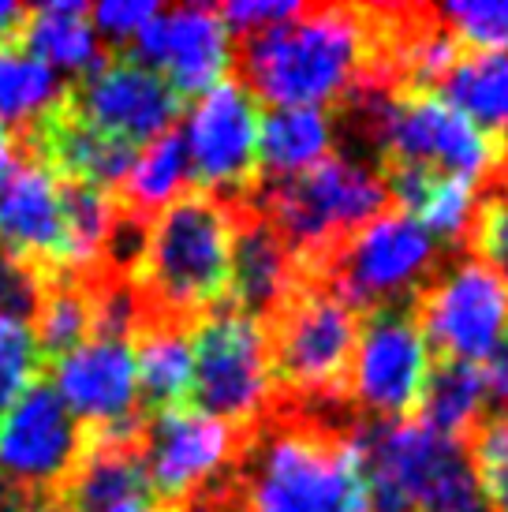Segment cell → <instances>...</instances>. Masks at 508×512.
Wrapping results in <instances>:
<instances>
[{
  "mask_svg": "<svg viewBox=\"0 0 508 512\" xmlns=\"http://www.w3.org/2000/svg\"><path fill=\"white\" fill-rule=\"evenodd\" d=\"M236 79L273 109H325L355 86H393L385 4H303V12L232 42Z\"/></svg>",
  "mask_w": 508,
  "mask_h": 512,
  "instance_id": "obj_1",
  "label": "cell"
},
{
  "mask_svg": "<svg viewBox=\"0 0 508 512\" xmlns=\"http://www.w3.org/2000/svg\"><path fill=\"white\" fill-rule=\"evenodd\" d=\"M363 415L348 400L288 404L247 434L236 483L247 512H370L363 456L355 445Z\"/></svg>",
  "mask_w": 508,
  "mask_h": 512,
  "instance_id": "obj_2",
  "label": "cell"
},
{
  "mask_svg": "<svg viewBox=\"0 0 508 512\" xmlns=\"http://www.w3.org/2000/svg\"><path fill=\"white\" fill-rule=\"evenodd\" d=\"M232 210L213 195L187 191L150 225V247L139 273L146 314L195 326L228 296Z\"/></svg>",
  "mask_w": 508,
  "mask_h": 512,
  "instance_id": "obj_3",
  "label": "cell"
},
{
  "mask_svg": "<svg viewBox=\"0 0 508 512\" xmlns=\"http://www.w3.org/2000/svg\"><path fill=\"white\" fill-rule=\"evenodd\" d=\"M243 199L281 232L303 270L389 210L381 172L344 154L325 157L288 180H254Z\"/></svg>",
  "mask_w": 508,
  "mask_h": 512,
  "instance_id": "obj_4",
  "label": "cell"
},
{
  "mask_svg": "<svg viewBox=\"0 0 508 512\" xmlns=\"http://www.w3.org/2000/svg\"><path fill=\"white\" fill-rule=\"evenodd\" d=\"M359 311L333 288L303 273L296 292L266 322L273 400L288 404H329L348 400Z\"/></svg>",
  "mask_w": 508,
  "mask_h": 512,
  "instance_id": "obj_5",
  "label": "cell"
},
{
  "mask_svg": "<svg viewBox=\"0 0 508 512\" xmlns=\"http://www.w3.org/2000/svg\"><path fill=\"white\" fill-rule=\"evenodd\" d=\"M449 251L456 247L438 243L415 217L389 206L303 273L325 281L344 303L363 314L393 299H411L434 277Z\"/></svg>",
  "mask_w": 508,
  "mask_h": 512,
  "instance_id": "obj_6",
  "label": "cell"
},
{
  "mask_svg": "<svg viewBox=\"0 0 508 512\" xmlns=\"http://www.w3.org/2000/svg\"><path fill=\"white\" fill-rule=\"evenodd\" d=\"M266 326L217 303L191 326V400L195 412L251 434L273 408Z\"/></svg>",
  "mask_w": 508,
  "mask_h": 512,
  "instance_id": "obj_7",
  "label": "cell"
},
{
  "mask_svg": "<svg viewBox=\"0 0 508 512\" xmlns=\"http://www.w3.org/2000/svg\"><path fill=\"white\" fill-rule=\"evenodd\" d=\"M411 303L430 359L482 363L508 341V285L464 247L445 255Z\"/></svg>",
  "mask_w": 508,
  "mask_h": 512,
  "instance_id": "obj_8",
  "label": "cell"
},
{
  "mask_svg": "<svg viewBox=\"0 0 508 512\" xmlns=\"http://www.w3.org/2000/svg\"><path fill=\"white\" fill-rule=\"evenodd\" d=\"M426 370H430V348L411 299H393L359 314L348 404L363 419L374 423L411 419L423 397Z\"/></svg>",
  "mask_w": 508,
  "mask_h": 512,
  "instance_id": "obj_9",
  "label": "cell"
},
{
  "mask_svg": "<svg viewBox=\"0 0 508 512\" xmlns=\"http://www.w3.org/2000/svg\"><path fill=\"white\" fill-rule=\"evenodd\" d=\"M86 453V430L49 382H30L0 412V479L34 505H53Z\"/></svg>",
  "mask_w": 508,
  "mask_h": 512,
  "instance_id": "obj_10",
  "label": "cell"
},
{
  "mask_svg": "<svg viewBox=\"0 0 508 512\" xmlns=\"http://www.w3.org/2000/svg\"><path fill=\"white\" fill-rule=\"evenodd\" d=\"M501 154H505L501 135L475 128L438 94L396 90L378 131V169L381 165H419V169L464 180L471 187L490 176Z\"/></svg>",
  "mask_w": 508,
  "mask_h": 512,
  "instance_id": "obj_11",
  "label": "cell"
},
{
  "mask_svg": "<svg viewBox=\"0 0 508 512\" xmlns=\"http://www.w3.org/2000/svg\"><path fill=\"white\" fill-rule=\"evenodd\" d=\"M258 101L236 75H225L191 105L184 124L191 184L202 195L236 202L258 180Z\"/></svg>",
  "mask_w": 508,
  "mask_h": 512,
  "instance_id": "obj_12",
  "label": "cell"
},
{
  "mask_svg": "<svg viewBox=\"0 0 508 512\" xmlns=\"http://www.w3.org/2000/svg\"><path fill=\"white\" fill-rule=\"evenodd\" d=\"M247 434L217 423L195 408L146 415L139 438L146 486L161 509H184L202 486L236 468Z\"/></svg>",
  "mask_w": 508,
  "mask_h": 512,
  "instance_id": "obj_13",
  "label": "cell"
},
{
  "mask_svg": "<svg viewBox=\"0 0 508 512\" xmlns=\"http://www.w3.org/2000/svg\"><path fill=\"white\" fill-rule=\"evenodd\" d=\"M64 105L83 124L131 150H142L161 139L165 131L176 128V120L184 113V98L172 90L169 79L131 60L127 53L109 57L98 72L68 83Z\"/></svg>",
  "mask_w": 508,
  "mask_h": 512,
  "instance_id": "obj_14",
  "label": "cell"
},
{
  "mask_svg": "<svg viewBox=\"0 0 508 512\" xmlns=\"http://www.w3.org/2000/svg\"><path fill=\"white\" fill-rule=\"evenodd\" d=\"M53 367V389L86 438H139L146 415L139 408L131 341L90 337Z\"/></svg>",
  "mask_w": 508,
  "mask_h": 512,
  "instance_id": "obj_15",
  "label": "cell"
},
{
  "mask_svg": "<svg viewBox=\"0 0 508 512\" xmlns=\"http://www.w3.org/2000/svg\"><path fill=\"white\" fill-rule=\"evenodd\" d=\"M127 57L165 75L184 101L202 98L232 68V34L217 8L176 4V8H161L131 38Z\"/></svg>",
  "mask_w": 508,
  "mask_h": 512,
  "instance_id": "obj_16",
  "label": "cell"
},
{
  "mask_svg": "<svg viewBox=\"0 0 508 512\" xmlns=\"http://www.w3.org/2000/svg\"><path fill=\"white\" fill-rule=\"evenodd\" d=\"M0 247L45 277L68 273L60 180L27 150H15V161L0 172Z\"/></svg>",
  "mask_w": 508,
  "mask_h": 512,
  "instance_id": "obj_17",
  "label": "cell"
},
{
  "mask_svg": "<svg viewBox=\"0 0 508 512\" xmlns=\"http://www.w3.org/2000/svg\"><path fill=\"white\" fill-rule=\"evenodd\" d=\"M225 206L232 210V270L225 303L266 326L303 281V266L251 202L236 199Z\"/></svg>",
  "mask_w": 508,
  "mask_h": 512,
  "instance_id": "obj_18",
  "label": "cell"
},
{
  "mask_svg": "<svg viewBox=\"0 0 508 512\" xmlns=\"http://www.w3.org/2000/svg\"><path fill=\"white\" fill-rule=\"evenodd\" d=\"M142 415L184 408L191 397V326L161 314H142L131 337Z\"/></svg>",
  "mask_w": 508,
  "mask_h": 512,
  "instance_id": "obj_19",
  "label": "cell"
},
{
  "mask_svg": "<svg viewBox=\"0 0 508 512\" xmlns=\"http://www.w3.org/2000/svg\"><path fill=\"white\" fill-rule=\"evenodd\" d=\"M15 38L27 53L42 60L45 68L68 72L75 79L98 72L101 64L113 57L90 27V8L83 0H49V4L30 8Z\"/></svg>",
  "mask_w": 508,
  "mask_h": 512,
  "instance_id": "obj_20",
  "label": "cell"
},
{
  "mask_svg": "<svg viewBox=\"0 0 508 512\" xmlns=\"http://www.w3.org/2000/svg\"><path fill=\"white\" fill-rule=\"evenodd\" d=\"M333 120L325 109H269L258 116V180H288L329 157Z\"/></svg>",
  "mask_w": 508,
  "mask_h": 512,
  "instance_id": "obj_21",
  "label": "cell"
},
{
  "mask_svg": "<svg viewBox=\"0 0 508 512\" xmlns=\"http://www.w3.org/2000/svg\"><path fill=\"white\" fill-rule=\"evenodd\" d=\"M486 412H490V389H486V367L482 363L430 359L423 397H419V408L411 419H419L445 438L460 441Z\"/></svg>",
  "mask_w": 508,
  "mask_h": 512,
  "instance_id": "obj_22",
  "label": "cell"
},
{
  "mask_svg": "<svg viewBox=\"0 0 508 512\" xmlns=\"http://www.w3.org/2000/svg\"><path fill=\"white\" fill-rule=\"evenodd\" d=\"M445 105L464 113L475 128L505 135L508 124V49L460 53L434 90Z\"/></svg>",
  "mask_w": 508,
  "mask_h": 512,
  "instance_id": "obj_23",
  "label": "cell"
},
{
  "mask_svg": "<svg viewBox=\"0 0 508 512\" xmlns=\"http://www.w3.org/2000/svg\"><path fill=\"white\" fill-rule=\"evenodd\" d=\"M68 94V83L53 68L27 53L19 38L0 42V128L15 139L27 135L38 120L60 109Z\"/></svg>",
  "mask_w": 508,
  "mask_h": 512,
  "instance_id": "obj_24",
  "label": "cell"
},
{
  "mask_svg": "<svg viewBox=\"0 0 508 512\" xmlns=\"http://www.w3.org/2000/svg\"><path fill=\"white\" fill-rule=\"evenodd\" d=\"M34 344L42 363H57L94 337V285L90 273H53L45 277L42 307L34 314Z\"/></svg>",
  "mask_w": 508,
  "mask_h": 512,
  "instance_id": "obj_25",
  "label": "cell"
},
{
  "mask_svg": "<svg viewBox=\"0 0 508 512\" xmlns=\"http://www.w3.org/2000/svg\"><path fill=\"white\" fill-rule=\"evenodd\" d=\"M187 187H191L187 146L180 128H172L135 154V165H131L127 180L120 184V191H116L113 199L124 202L127 210H135V214L154 221L169 202L187 195Z\"/></svg>",
  "mask_w": 508,
  "mask_h": 512,
  "instance_id": "obj_26",
  "label": "cell"
},
{
  "mask_svg": "<svg viewBox=\"0 0 508 512\" xmlns=\"http://www.w3.org/2000/svg\"><path fill=\"white\" fill-rule=\"evenodd\" d=\"M464 251L471 258H479L482 266H490L508 285V154H501L490 176L475 184Z\"/></svg>",
  "mask_w": 508,
  "mask_h": 512,
  "instance_id": "obj_27",
  "label": "cell"
},
{
  "mask_svg": "<svg viewBox=\"0 0 508 512\" xmlns=\"http://www.w3.org/2000/svg\"><path fill=\"white\" fill-rule=\"evenodd\" d=\"M486 512H508V412H486L464 438Z\"/></svg>",
  "mask_w": 508,
  "mask_h": 512,
  "instance_id": "obj_28",
  "label": "cell"
},
{
  "mask_svg": "<svg viewBox=\"0 0 508 512\" xmlns=\"http://www.w3.org/2000/svg\"><path fill=\"white\" fill-rule=\"evenodd\" d=\"M441 27L464 53L508 49V0H475V4H434Z\"/></svg>",
  "mask_w": 508,
  "mask_h": 512,
  "instance_id": "obj_29",
  "label": "cell"
},
{
  "mask_svg": "<svg viewBox=\"0 0 508 512\" xmlns=\"http://www.w3.org/2000/svg\"><path fill=\"white\" fill-rule=\"evenodd\" d=\"M42 356H38V344L30 326L19 322H4L0 318V412L12 404L30 382H38L42 374Z\"/></svg>",
  "mask_w": 508,
  "mask_h": 512,
  "instance_id": "obj_30",
  "label": "cell"
},
{
  "mask_svg": "<svg viewBox=\"0 0 508 512\" xmlns=\"http://www.w3.org/2000/svg\"><path fill=\"white\" fill-rule=\"evenodd\" d=\"M42 292L45 273L0 247V318L19 322V326H34V314L42 307Z\"/></svg>",
  "mask_w": 508,
  "mask_h": 512,
  "instance_id": "obj_31",
  "label": "cell"
},
{
  "mask_svg": "<svg viewBox=\"0 0 508 512\" xmlns=\"http://www.w3.org/2000/svg\"><path fill=\"white\" fill-rule=\"evenodd\" d=\"M161 12V4L154 0H105L90 8V27L101 38V45H124L139 34L154 15Z\"/></svg>",
  "mask_w": 508,
  "mask_h": 512,
  "instance_id": "obj_32",
  "label": "cell"
},
{
  "mask_svg": "<svg viewBox=\"0 0 508 512\" xmlns=\"http://www.w3.org/2000/svg\"><path fill=\"white\" fill-rule=\"evenodd\" d=\"M299 12H303V4H296V0H232L225 8H217L228 34H236V38L251 34V30L273 27V23H284Z\"/></svg>",
  "mask_w": 508,
  "mask_h": 512,
  "instance_id": "obj_33",
  "label": "cell"
},
{
  "mask_svg": "<svg viewBox=\"0 0 508 512\" xmlns=\"http://www.w3.org/2000/svg\"><path fill=\"white\" fill-rule=\"evenodd\" d=\"M486 389H490V412H508V341L486 359Z\"/></svg>",
  "mask_w": 508,
  "mask_h": 512,
  "instance_id": "obj_34",
  "label": "cell"
},
{
  "mask_svg": "<svg viewBox=\"0 0 508 512\" xmlns=\"http://www.w3.org/2000/svg\"><path fill=\"white\" fill-rule=\"evenodd\" d=\"M27 12H30V8H23V4L0 0V42H8V38H15V34H19V27H23Z\"/></svg>",
  "mask_w": 508,
  "mask_h": 512,
  "instance_id": "obj_35",
  "label": "cell"
},
{
  "mask_svg": "<svg viewBox=\"0 0 508 512\" xmlns=\"http://www.w3.org/2000/svg\"><path fill=\"white\" fill-rule=\"evenodd\" d=\"M12 161H15V135H12V131L0 128V172L8 169Z\"/></svg>",
  "mask_w": 508,
  "mask_h": 512,
  "instance_id": "obj_36",
  "label": "cell"
},
{
  "mask_svg": "<svg viewBox=\"0 0 508 512\" xmlns=\"http://www.w3.org/2000/svg\"><path fill=\"white\" fill-rule=\"evenodd\" d=\"M34 512H64V509H60L57 501H53V505H42V509H34Z\"/></svg>",
  "mask_w": 508,
  "mask_h": 512,
  "instance_id": "obj_37",
  "label": "cell"
},
{
  "mask_svg": "<svg viewBox=\"0 0 508 512\" xmlns=\"http://www.w3.org/2000/svg\"><path fill=\"white\" fill-rule=\"evenodd\" d=\"M501 143H505V154H508V135H501Z\"/></svg>",
  "mask_w": 508,
  "mask_h": 512,
  "instance_id": "obj_38",
  "label": "cell"
}]
</instances>
